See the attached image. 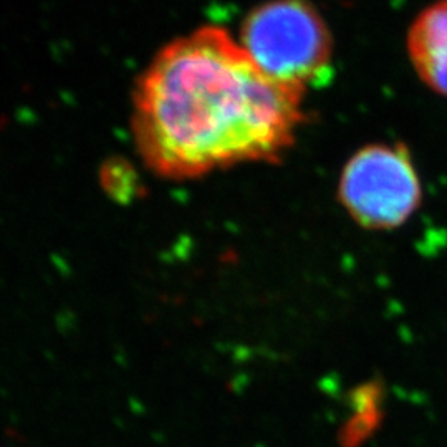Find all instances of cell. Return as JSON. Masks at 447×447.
Masks as SVG:
<instances>
[{"label":"cell","instance_id":"6da1fadb","mask_svg":"<svg viewBox=\"0 0 447 447\" xmlns=\"http://www.w3.org/2000/svg\"><path fill=\"white\" fill-rule=\"evenodd\" d=\"M302 98L224 28L202 27L162 48L140 80L134 140L146 164L173 179L277 161L294 144Z\"/></svg>","mask_w":447,"mask_h":447},{"label":"cell","instance_id":"7a4b0ae2","mask_svg":"<svg viewBox=\"0 0 447 447\" xmlns=\"http://www.w3.org/2000/svg\"><path fill=\"white\" fill-rule=\"evenodd\" d=\"M241 45L272 80L303 89L330 72L331 36L305 0H270L242 23Z\"/></svg>","mask_w":447,"mask_h":447},{"label":"cell","instance_id":"3957f363","mask_svg":"<svg viewBox=\"0 0 447 447\" xmlns=\"http://www.w3.org/2000/svg\"><path fill=\"white\" fill-rule=\"evenodd\" d=\"M338 199L364 229L402 226L421 204V182L408 149L373 144L353 154L341 173Z\"/></svg>","mask_w":447,"mask_h":447},{"label":"cell","instance_id":"277c9868","mask_svg":"<svg viewBox=\"0 0 447 447\" xmlns=\"http://www.w3.org/2000/svg\"><path fill=\"white\" fill-rule=\"evenodd\" d=\"M408 54L419 78L447 96V0L417 15L408 35Z\"/></svg>","mask_w":447,"mask_h":447}]
</instances>
